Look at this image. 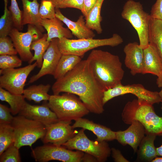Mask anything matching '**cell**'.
Here are the masks:
<instances>
[{
	"label": "cell",
	"instance_id": "6da1fadb",
	"mask_svg": "<svg viewBox=\"0 0 162 162\" xmlns=\"http://www.w3.org/2000/svg\"><path fill=\"white\" fill-rule=\"evenodd\" d=\"M52 90L55 95L67 92L77 95L92 113L99 114L104 111L103 99L105 90L94 76L87 58L56 80Z\"/></svg>",
	"mask_w": 162,
	"mask_h": 162
},
{
	"label": "cell",
	"instance_id": "7a4b0ae2",
	"mask_svg": "<svg viewBox=\"0 0 162 162\" xmlns=\"http://www.w3.org/2000/svg\"><path fill=\"white\" fill-rule=\"evenodd\" d=\"M87 58L94 76L105 91L122 83L124 72L118 56L93 49Z\"/></svg>",
	"mask_w": 162,
	"mask_h": 162
},
{
	"label": "cell",
	"instance_id": "3957f363",
	"mask_svg": "<svg viewBox=\"0 0 162 162\" xmlns=\"http://www.w3.org/2000/svg\"><path fill=\"white\" fill-rule=\"evenodd\" d=\"M124 123L130 124L137 120L144 127L146 134L160 135L162 134V117L157 115L152 105L145 101L134 99L125 104L122 114Z\"/></svg>",
	"mask_w": 162,
	"mask_h": 162
},
{
	"label": "cell",
	"instance_id": "277c9868",
	"mask_svg": "<svg viewBox=\"0 0 162 162\" xmlns=\"http://www.w3.org/2000/svg\"><path fill=\"white\" fill-rule=\"evenodd\" d=\"M47 102L59 121L71 122L88 114L89 111L76 95L64 92L62 95H50Z\"/></svg>",
	"mask_w": 162,
	"mask_h": 162
},
{
	"label": "cell",
	"instance_id": "5b68a950",
	"mask_svg": "<svg viewBox=\"0 0 162 162\" xmlns=\"http://www.w3.org/2000/svg\"><path fill=\"white\" fill-rule=\"evenodd\" d=\"M121 36L114 34L110 38L102 39L87 38L71 39L63 38L58 39V45L62 55H74L80 57L88 51L99 47H114L123 42Z\"/></svg>",
	"mask_w": 162,
	"mask_h": 162
},
{
	"label": "cell",
	"instance_id": "8992f818",
	"mask_svg": "<svg viewBox=\"0 0 162 162\" xmlns=\"http://www.w3.org/2000/svg\"><path fill=\"white\" fill-rule=\"evenodd\" d=\"M11 125L14 131V144L19 149L25 146L31 147L43 138L46 130V126L40 122L20 115L14 117Z\"/></svg>",
	"mask_w": 162,
	"mask_h": 162
},
{
	"label": "cell",
	"instance_id": "52a82bcc",
	"mask_svg": "<svg viewBox=\"0 0 162 162\" xmlns=\"http://www.w3.org/2000/svg\"><path fill=\"white\" fill-rule=\"evenodd\" d=\"M121 16L128 21L137 32L140 46L143 49L147 48L149 45L150 14L144 11L140 2L128 0L124 6Z\"/></svg>",
	"mask_w": 162,
	"mask_h": 162
},
{
	"label": "cell",
	"instance_id": "ba28073f",
	"mask_svg": "<svg viewBox=\"0 0 162 162\" xmlns=\"http://www.w3.org/2000/svg\"><path fill=\"white\" fill-rule=\"evenodd\" d=\"M82 128L63 146L70 150H76L94 157L99 162L106 161L111 154V148L106 141L90 140Z\"/></svg>",
	"mask_w": 162,
	"mask_h": 162
},
{
	"label": "cell",
	"instance_id": "9c48e42d",
	"mask_svg": "<svg viewBox=\"0 0 162 162\" xmlns=\"http://www.w3.org/2000/svg\"><path fill=\"white\" fill-rule=\"evenodd\" d=\"M84 152L74 151L61 146L45 144L37 147L32 150V154L35 161L47 162L57 160L63 162H80Z\"/></svg>",
	"mask_w": 162,
	"mask_h": 162
},
{
	"label": "cell",
	"instance_id": "30bf717a",
	"mask_svg": "<svg viewBox=\"0 0 162 162\" xmlns=\"http://www.w3.org/2000/svg\"><path fill=\"white\" fill-rule=\"evenodd\" d=\"M36 67L35 62L18 68L0 69V87L12 94H22L27 79Z\"/></svg>",
	"mask_w": 162,
	"mask_h": 162
},
{
	"label": "cell",
	"instance_id": "8fae6325",
	"mask_svg": "<svg viewBox=\"0 0 162 162\" xmlns=\"http://www.w3.org/2000/svg\"><path fill=\"white\" fill-rule=\"evenodd\" d=\"M127 94H134L138 99L147 102L152 105L162 102L159 92L148 90L141 84L124 85L121 83L104 91L103 99V104L104 105L115 97Z\"/></svg>",
	"mask_w": 162,
	"mask_h": 162
},
{
	"label": "cell",
	"instance_id": "7c38bea8",
	"mask_svg": "<svg viewBox=\"0 0 162 162\" xmlns=\"http://www.w3.org/2000/svg\"><path fill=\"white\" fill-rule=\"evenodd\" d=\"M42 32L35 26L28 24L27 31L22 32L14 27L9 36L11 39L14 46L21 60L28 62L33 55L31 51V46L33 41L41 37Z\"/></svg>",
	"mask_w": 162,
	"mask_h": 162
},
{
	"label": "cell",
	"instance_id": "4fadbf2b",
	"mask_svg": "<svg viewBox=\"0 0 162 162\" xmlns=\"http://www.w3.org/2000/svg\"><path fill=\"white\" fill-rule=\"evenodd\" d=\"M71 122L58 121L47 126L46 134L42 139L44 144L50 143L61 146L77 133L70 124Z\"/></svg>",
	"mask_w": 162,
	"mask_h": 162
},
{
	"label": "cell",
	"instance_id": "5bb4252c",
	"mask_svg": "<svg viewBox=\"0 0 162 162\" xmlns=\"http://www.w3.org/2000/svg\"><path fill=\"white\" fill-rule=\"evenodd\" d=\"M58 39L54 38L43 57L42 67L39 72L30 77L28 82L33 83L46 75H53L59 60L62 55L58 45Z\"/></svg>",
	"mask_w": 162,
	"mask_h": 162
},
{
	"label": "cell",
	"instance_id": "9a60e30c",
	"mask_svg": "<svg viewBox=\"0 0 162 162\" xmlns=\"http://www.w3.org/2000/svg\"><path fill=\"white\" fill-rule=\"evenodd\" d=\"M19 115L43 124L46 127L59 120L49 107L47 102L40 105H32L26 102Z\"/></svg>",
	"mask_w": 162,
	"mask_h": 162
},
{
	"label": "cell",
	"instance_id": "2e32d148",
	"mask_svg": "<svg viewBox=\"0 0 162 162\" xmlns=\"http://www.w3.org/2000/svg\"><path fill=\"white\" fill-rule=\"evenodd\" d=\"M130 124L126 130L116 132V140L123 146H130L136 152L145 136L146 130L142 124L137 120L133 121Z\"/></svg>",
	"mask_w": 162,
	"mask_h": 162
},
{
	"label": "cell",
	"instance_id": "e0dca14e",
	"mask_svg": "<svg viewBox=\"0 0 162 162\" xmlns=\"http://www.w3.org/2000/svg\"><path fill=\"white\" fill-rule=\"evenodd\" d=\"M125 57L124 63L133 76L142 73L143 62V49L137 42H131L124 47Z\"/></svg>",
	"mask_w": 162,
	"mask_h": 162
},
{
	"label": "cell",
	"instance_id": "ac0fdd59",
	"mask_svg": "<svg viewBox=\"0 0 162 162\" xmlns=\"http://www.w3.org/2000/svg\"><path fill=\"white\" fill-rule=\"evenodd\" d=\"M56 17L67 26L72 34L78 39L93 38L95 36L92 30L86 25V20L83 15H80L77 21H72L64 15L59 8H55Z\"/></svg>",
	"mask_w": 162,
	"mask_h": 162
},
{
	"label": "cell",
	"instance_id": "d6986e66",
	"mask_svg": "<svg viewBox=\"0 0 162 162\" xmlns=\"http://www.w3.org/2000/svg\"><path fill=\"white\" fill-rule=\"evenodd\" d=\"M74 128H81L92 132L97 137L99 141H110L116 140V132L101 124L94 122L92 121L80 118L75 121L72 125Z\"/></svg>",
	"mask_w": 162,
	"mask_h": 162
},
{
	"label": "cell",
	"instance_id": "ffe728a7",
	"mask_svg": "<svg viewBox=\"0 0 162 162\" xmlns=\"http://www.w3.org/2000/svg\"><path fill=\"white\" fill-rule=\"evenodd\" d=\"M144 59L142 74H150L157 77L162 74V59L155 47L149 44L143 49Z\"/></svg>",
	"mask_w": 162,
	"mask_h": 162
},
{
	"label": "cell",
	"instance_id": "44dd1931",
	"mask_svg": "<svg viewBox=\"0 0 162 162\" xmlns=\"http://www.w3.org/2000/svg\"><path fill=\"white\" fill-rule=\"evenodd\" d=\"M22 4V25L31 24L35 26L42 33L44 28L41 26L39 13L40 4L37 0H21Z\"/></svg>",
	"mask_w": 162,
	"mask_h": 162
},
{
	"label": "cell",
	"instance_id": "7402d4cb",
	"mask_svg": "<svg viewBox=\"0 0 162 162\" xmlns=\"http://www.w3.org/2000/svg\"><path fill=\"white\" fill-rule=\"evenodd\" d=\"M63 22L56 17L52 19H42L41 24L47 32V40L50 42L54 38L70 39L73 34L68 28L63 26Z\"/></svg>",
	"mask_w": 162,
	"mask_h": 162
},
{
	"label": "cell",
	"instance_id": "603a6c76",
	"mask_svg": "<svg viewBox=\"0 0 162 162\" xmlns=\"http://www.w3.org/2000/svg\"><path fill=\"white\" fill-rule=\"evenodd\" d=\"M142 140L137 151V160L142 162H152L157 156L156 148L154 141L156 135L151 134H146Z\"/></svg>",
	"mask_w": 162,
	"mask_h": 162
},
{
	"label": "cell",
	"instance_id": "cb8c5ba5",
	"mask_svg": "<svg viewBox=\"0 0 162 162\" xmlns=\"http://www.w3.org/2000/svg\"><path fill=\"white\" fill-rule=\"evenodd\" d=\"M51 87L49 84L33 85L24 89L22 94L28 100H33L36 103L48 101L50 95L48 92Z\"/></svg>",
	"mask_w": 162,
	"mask_h": 162
},
{
	"label": "cell",
	"instance_id": "d4e9b609",
	"mask_svg": "<svg viewBox=\"0 0 162 162\" xmlns=\"http://www.w3.org/2000/svg\"><path fill=\"white\" fill-rule=\"evenodd\" d=\"M149 44L154 46L162 59V20L151 16L149 27Z\"/></svg>",
	"mask_w": 162,
	"mask_h": 162
},
{
	"label": "cell",
	"instance_id": "484cf974",
	"mask_svg": "<svg viewBox=\"0 0 162 162\" xmlns=\"http://www.w3.org/2000/svg\"><path fill=\"white\" fill-rule=\"evenodd\" d=\"M81 57L74 55H62L53 75L58 80L72 70L81 60Z\"/></svg>",
	"mask_w": 162,
	"mask_h": 162
},
{
	"label": "cell",
	"instance_id": "4316f807",
	"mask_svg": "<svg viewBox=\"0 0 162 162\" xmlns=\"http://www.w3.org/2000/svg\"><path fill=\"white\" fill-rule=\"evenodd\" d=\"M25 99L23 94H12L0 87V100L9 104L13 115L19 113L26 102Z\"/></svg>",
	"mask_w": 162,
	"mask_h": 162
},
{
	"label": "cell",
	"instance_id": "83f0119b",
	"mask_svg": "<svg viewBox=\"0 0 162 162\" xmlns=\"http://www.w3.org/2000/svg\"><path fill=\"white\" fill-rule=\"evenodd\" d=\"M47 34L46 33L37 40L32 42L30 47L31 50L34 51V54L32 59L28 62L31 64L34 61L37 63V67L41 68L43 62V57L48 47L50 42L47 40Z\"/></svg>",
	"mask_w": 162,
	"mask_h": 162
},
{
	"label": "cell",
	"instance_id": "f1b7e54d",
	"mask_svg": "<svg viewBox=\"0 0 162 162\" xmlns=\"http://www.w3.org/2000/svg\"><path fill=\"white\" fill-rule=\"evenodd\" d=\"M104 0H98L95 5L88 15L86 20V26L92 30H95L98 34L103 31L101 25L102 18L101 10Z\"/></svg>",
	"mask_w": 162,
	"mask_h": 162
},
{
	"label": "cell",
	"instance_id": "f546056e",
	"mask_svg": "<svg viewBox=\"0 0 162 162\" xmlns=\"http://www.w3.org/2000/svg\"><path fill=\"white\" fill-rule=\"evenodd\" d=\"M14 141V129L11 125L0 124V155Z\"/></svg>",
	"mask_w": 162,
	"mask_h": 162
},
{
	"label": "cell",
	"instance_id": "4dcf8cb0",
	"mask_svg": "<svg viewBox=\"0 0 162 162\" xmlns=\"http://www.w3.org/2000/svg\"><path fill=\"white\" fill-rule=\"evenodd\" d=\"M4 0V14L0 18V37L9 35L14 27L11 14L7 8L8 0Z\"/></svg>",
	"mask_w": 162,
	"mask_h": 162
},
{
	"label": "cell",
	"instance_id": "1f68e13d",
	"mask_svg": "<svg viewBox=\"0 0 162 162\" xmlns=\"http://www.w3.org/2000/svg\"><path fill=\"white\" fill-rule=\"evenodd\" d=\"M19 149L13 143L0 155V162H21Z\"/></svg>",
	"mask_w": 162,
	"mask_h": 162
},
{
	"label": "cell",
	"instance_id": "d6a6232c",
	"mask_svg": "<svg viewBox=\"0 0 162 162\" xmlns=\"http://www.w3.org/2000/svg\"><path fill=\"white\" fill-rule=\"evenodd\" d=\"M22 60L16 55L0 56V68L5 69L21 66Z\"/></svg>",
	"mask_w": 162,
	"mask_h": 162
},
{
	"label": "cell",
	"instance_id": "836d02e7",
	"mask_svg": "<svg viewBox=\"0 0 162 162\" xmlns=\"http://www.w3.org/2000/svg\"><path fill=\"white\" fill-rule=\"evenodd\" d=\"M9 10L12 15L14 27L19 31L22 30L23 27L22 25V11L20 9L16 0H11Z\"/></svg>",
	"mask_w": 162,
	"mask_h": 162
},
{
	"label": "cell",
	"instance_id": "e575fe53",
	"mask_svg": "<svg viewBox=\"0 0 162 162\" xmlns=\"http://www.w3.org/2000/svg\"><path fill=\"white\" fill-rule=\"evenodd\" d=\"M39 13L42 19H52L56 17L55 8L52 2L46 0H41Z\"/></svg>",
	"mask_w": 162,
	"mask_h": 162
},
{
	"label": "cell",
	"instance_id": "d590c367",
	"mask_svg": "<svg viewBox=\"0 0 162 162\" xmlns=\"http://www.w3.org/2000/svg\"><path fill=\"white\" fill-rule=\"evenodd\" d=\"M17 53L10 37H0V55H16Z\"/></svg>",
	"mask_w": 162,
	"mask_h": 162
},
{
	"label": "cell",
	"instance_id": "8d00e7d4",
	"mask_svg": "<svg viewBox=\"0 0 162 162\" xmlns=\"http://www.w3.org/2000/svg\"><path fill=\"white\" fill-rule=\"evenodd\" d=\"M10 108L0 104V124H11L14 117L11 114Z\"/></svg>",
	"mask_w": 162,
	"mask_h": 162
},
{
	"label": "cell",
	"instance_id": "74e56055",
	"mask_svg": "<svg viewBox=\"0 0 162 162\" xmlns=\"http://www.w3.org/2000/svg\"><path fill=\"white\" fill-rule=\"evenodd\" d=\"M84 0H64L59 3L55 8H73L81 11L83 9Z\"/></svg>",
	"mask_w": 162,
	"mask_h": 162
},
{
	"label": "cell",
	"instance_id": "f35d334b",
	"mask_svg": "<svg viewBox=\"0 0 162 162\" xmlns=\"http://www.w3.org/2000/svg\"><path fill=\"white\" fill-rule=\"evenodd\" d=\"M150 14L152 18L162 20V0H156L152 8Z\"/></svg>",
	"mask_w": 162,
	"mask_h": 162
},
{
	"label": "cell",
	"instance_id": "ab89813d",
	"mask_svg": "<svg viewBox=\"0 0 162 162\" xmlns=\"http://www.w3.org/2000/svg\"><path fill=\"white\" fill-rule=\"evenodd\" d=\"M98 0H84L82 10L81 11L86 19L91 11Z\"/></svg>",
	"mask_w": 162,
	"mask_h": 162
},
{
	"label": "cell",
	"instance_id": "60d3db41",
	"mask_svg": "<svg viewBox=\"0 0 162 162\" xmlns=\"http://www.w3.org/2000/svg\"><path fill=\"white\" fill-rule=\"evenodd\" d=\"M112 156L116 162H129V161L125 158L118 149L113 148H111Z\"/></svg>",
	"mask_w": 162,
	"mask_h": 162
},
{
	"label": "cell",
	"instance_id": "b9f144b4",
	"mask_svg": "<svg viewBox=\"0 0 162 162\" xmlns=\"http://www.w3.org/2000/svg\"><path fill=\"white\" fill-rule=\"evenodd\" d=\"M82 162H98L97 159L93 156L86 153L84 154L82 159Z\"/></svg>",
	"mask_w": 162,
	"mask_h": 162
},
{
	"label": "cell",
	"instance_id": "7bdbcfd3",
	"mask_svg": "<svg viewBox=\"0 0 162 162\" xmlns=\"http://www.w3.org/2000/svg\"><path fill=\"white\" fill-rule=\"evenodd\" d=\"M156 84L159 87H162V74L158 77L157 79Z\"/></svg>",
	"mask_w": 162,
	"mask_h": 162
},
{
	"label": "cell",
	"instance_id": "ee69618b",
	"mask_svg": "<svg viewBox=\"0 0 162 162\" xmlns=\"http://www.w3.org/2000/svg\"><path fill=\"white\" fill-rule=\"evenodd\" d=\"M162 137V134L160 135ZM157 156L162 157V144L160 147L156 148Z\"/></svg>",
	"mask_w": 162,
	"mask_h": 162
},
{
	"label": "cell",
	"instance_id": "f6af8a7d",
	"mask_svg": "<svg viewBox=\"0 0 162 162\" xmlns=\"http://www.w3.org/2000/svg\"><path fill=\"white\" fill-rule=\"evenodd\" d=\"M50 1L52 2L53 5L56 8V6L61 2L64 0H46Z\"/></svg>",
	"mask_w": 162,
	"mask_h": 162
},
{
	"label": "cell",
	"instance_id": "bcb514c9",
	"mask_svg": "<svg viewBox=\"0 0 162 162\" xmlns=\"http://www.w3.org/2000/svg\"><path fill=\"white\" fill-rule=\"evenodd\" d=\"M151 162H162V157H156Z\"/></svg>",
	"mask_w": 162,
	"mask_h": 162
},
{
	"label": "cell",
	"instance_id": "7dc6e473",
	"mask_svg": "<svg viewBox=\"0 0 162 162\" xmlns=\"http://www.w3.org/2000/svg\"><path fill=\"white\" fill-rule=\"evenodd\" d=\"M159 95L161 97V98L162 99V89L161 90V91L159 92Z\"/></svg>",
	"mask_w": 162,
	"mask_h": 162
},
{
	"label": "cell",
	"instance_id": "c3c4849f",
	"mask_svg": "<svg viewBox=\"0 0 162 162\" xmlns=\"http://www.w3.org/2000/svg\"><path fill=\"white\" fill-rule=\"evenodd\" d=\"M161 109H162V104Z\"/></svg>",
	"mask_w": 162,
	"mask_h": 162
}]
</instances>
